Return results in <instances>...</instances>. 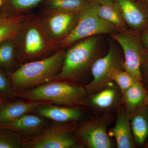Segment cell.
Listing matches in <instances>:
<instances>
[{
    "label": "cell",
    "mask_w": 148,
    "mask_h": 148,
    "mask_svg": "<svg viewBox=\"0 0 148 148\" xmlns=\"http://www.w3.org/2000/svg\"><path fill=\"white\" fill-rule=\"evenodd\" d=\"M22 64L45 58L61 49L49 36L36 12L26 14L13 38Z\"/></svg>",
    "instance_id": "1"
},
{
    "label": "cell",
    "mask_w": 148,
    "mask_h": 148,
    "mask_svg": "<svg viewBox=\"0 0 148 148\" xmlns=\"http://www.w3.org/2000/svg\"><path fill=\"white\" fill-rule=\"evenodd\" d=\"M66 49L61 48L45 58L21 64L10 74L14 89L22 91L54 80L61 71Z\"/></svg>",
    "instance_id": "2"
},
{
    "label": "cell",
    "mask_w": 148,
    "mask_h": 148,
    "mask_svg": "<svg viewBox=\"0 0 148 148\" xmlns=\"http://www.w3.org/2000/svg\"><path fill=\"white\" fill-rule=\"evenodd\" d=\"M13 94L28 101H44L71 107L86 106L87 95L85 87L64 80L52 81Z\"/></svg>",
    "instance_id": "3"
},
{
    "label": "cell",
    "mask_w": 148,
    "mask_h": 148,
    "mask_svg": "<svg viewBox=\"0 0 148 148\" xmlns=\"http://www.w3.org/2000/svg\"><path fill=\"white\" fill-rule=\"evenodd\" d=\"M99 42V37L95 36L67 48L61 71L54 80L73 81L80 78L97 59Z\"/></svg>",
    "instance_id": "4"
},
{
    "label": "cell",
    "mask_w": 148,
    "mask_h": 148,
    "mask_svg": "<svg viewBox=\"0 0 148 148\" xmlns=\"http://www.w3.org/2000/svg\"><path fill=\"white\" fill-rule=\"evenodd\" d=\"M118 31L114 26L101 19L96 13L93 2L88 1L80 13L78 21L71 33L60 42L61 48H68L81 40Z\"/></svg>",
    "instance_id": "5"
},
{
    "label": "cell",
    "mask_w": 148,
    "mask_h": 148,
    "mask_svg": "<svg viewBox=\"0 0 148 148\" xmlns=\"http://www.w3.org/2000/svg\"><path fill=\"white\" fill-rule=\"evenodd\" d=\"M76 122L52 125L32 138L22 140V146L28 148H76L80 147L73 135Z\"/></svg>",
    "instance_id": "6"
},
{
    "label": "cell",
    "mask_w": 148,
    "mask_h": 148,
    "mask_svg": "<svg viewBox=\"0 0 148 148\" xmlns=\"http://www.w3.org/2000/svg\"><path fill=\"white\" fill-rule=\"evenodd\" d=\"M112 36L123 51L124 61L122 63L123 68L138 81L142 82L141 64L147 49L139 33L126 29L115 32Z\"/></svg>",
    "instance_id": "7"
},
{
    "label": "cell",
    "mask_w": 148,
    "mask_h": 148,
    "mask_svg": "<svg viewBox=\"0 0 148 148\" xmlns=\"http://www.w3.org/2000/svg\"><path fill=\"white\" fill-rule=\"evenodd\" d=\"M36 13L49 36L60 43L75 27L80 12L66 13L41 7Z\"/></svg>",
    "instance_id": "8"
},
{
    "label": "cell",
    "mask_w": 148,
    "mask_h": 148,
    "mask_svg": "<svg viewBox=\"0 0 148 148\" xmlns=\"http://www.w3.org/2000/svg\"><path fill=\"white\" fill-rule=\"evenodd\" d=\"M111 120L112 117L107 114L85 121L77 127L75 137L79 143L87 148H112L107 130Z\"/></svg>",
    "instance_id": "9"
},
{
    "label": "cell",
    "mask_w": 148,
    "mask_h": 148,
    "mask_svg": "<svg viewBox=\"0 0 148 148\" xmlns=\"http://www.w3.org/2000/svg\"><path fill=\"white\" fill-rule=\"evenodd\" d=\"M123 63L112 46L105 56L97 58L90 68L93 78L85 87L87 94L92 95L109 85L112 82L109 79L110 73L114 68H123Z\"/></svg>",
    "instance_id": "10"
},
{
    "label": "cell",
    "mask_w": 148,
    "mask_h": 148,
    "mask_svg": "<svg viewBox=\"0 0 148 148\" xmlns=\"http://www.w3.org/2000/svg\"><path fill=\"white\" fill-rule=\"evenodd\" d=\"M127 28L140 34L148 29V11L137 0H114Z\"/></svg>",
    "instance_id": "11"
},
{
    "label": "cell",
    "mask_w": 148,
    "mask_h": 148,
    "mask_svg": "<svg viewBox=\"0 0 148 148\" xmlns=\"http://www.w3.org/2000/svg\"><path fill=\"white\" fill-rule=\"evenodd\" d=\"M116 107V121L114 127L108 131L109 136L115 138L117 148L135 147L130 125V114L122 105L118 104Z\"/></svg>",
    "instance_id": "12"
},
{
    "label": "cell",
    "mask_w": 148,
    "mask_h": 148,
    "mask_svg": "<svg viewBox=\"0 0 148 148\" xmlns=\"http://www.w3.org/2000/svg\"><path fill=\"white\" fill-rule=\"evenodd\" d=\"M77 107L48 104L40 107L36 112L42 117L57 122L68 123L79 121L83 116L82 110Z\"/></svg>",
    "instance_id": "13"
},
{
    "label": "cell",
    "mask_w": 148,
    "mask_h": 148,
    "mask_svg": "<svg viewBox=\"0 0 148 148\" xmlns=\"http://www.w3.org/2000/svg\"><path fill=\"white\" fill-rule=\"evenodd\" d=\"M50 104L39 101H18L5 104L0 109V124H4L20 117L40 107Z\"/></svg>",
    "instance_id": "14"
},
{
    "label": "cell",
    "mask_w": 148,
    "mask_h": 148,
    "mask_svg": "<svg viewBox=\"0 0 148 148\" xmlns=\"http://www.w3.org/2000/svg\"><path fill=\"white\" fill-rule=\"evenodd\" d=\"M44 125L42 117L27 114L9 122L0 124V129H8L14 132L29 135L40 132Z\"/></svg>",
    "instance_id": "15"
},
{
    "label": "cell",
    "mask_w": 148,
    "mask_h": 148,
    "mask_svg": "<svg viewBox=\"0 0 148 148\" xmlns=\"http://www.w3.org/2000/svg\"><path fill=\"white\" fill-rule=\"evenodd\" d=\"M122 94V105L130 115L147 106V90L140 82L135 83Z\"/></svg>",
    "instance_id": "16"
},
{
    "label": "cell",
    "mask_w": 148,
    "mask_h": 148,
    "mask_svg": "<svg viewBox=\"0 0 148 148\" xmlns=\"http://www.w3.org/2000/svg\"><path fill=\"white\" fill-rule=\"evenodd\" d=\"M22 64L21 56L13 38L0 43V68L10 74Z\"/></svg>",
    "instance_id": "17"
},
{
    "label": "cell",
    "mask_w": 148,
    "mask_h": 148,
    "mask_svg": "<svg viewBox=\"0 0 148 148\" xmlns=\"http://www.w3.org/2000/svg\"><path fill=\"white\" fill-rule=\"evenodd\" d=\"M130 125L136 146H146L148 143V109L147 106L130 115Z\"/></svg>",
    "instance_id": "18"
},
{
    "label": "cell",
    "mask_w": 148,
    "mask_h": 148,
    "mask_svg": "<svg viewBox=\"0 0 148 148\" xmlns=\"http://www.w3.org/2000/svg\"><path fill=\"white\" fill-rule=\"evenodd\" d=\"M93 2L96 13L101 19L114 26L118 31L128 29L122 18L114 0Z\"/></svg>",
    "instance_id": "19"
},
{
    "label": "cell",
    "mask_w": 148,
    "mask_h": 148,
    "mask_svg": "<svg viewBox=\"0 0 148 148\" xmlns=\"http://www.w3.org/2000/svg\"><path fill=\"white\" fill-rule=\"evenodd\" d=\"M117 98V91L110 84L98 92L90 95L88 101L93 108L99 110L105 111L114 106Z\"/></svg>",
    "instance_id": "20"
},
{
    "label": "cell",
    "mask_w": 148,
    "mask_h": 148,
    "mask_svg": "<svg viewBox=\"0 0 148 148\" xmlns=\"http://www.w3.org/2000/svg\"><path fill=\"white\" fill-rule=\"evenodd\" d=\"M45 0H5L0 13L11 16L26 15Z\"/></svg>",
    "instance_id": "21"
},
{
    "label": "cell",
    "mask_w": 148,
    "mask_h": 148,
    "mask_svg": "<svg viewBox=\"0 0 148 148\" xmlns=\"http://www.w3.org/2000/svg\"><path fill=\"white\" fill-rule=\"evenodd\" d=\"M87 0H45L42 7L66 12L79 13L87 5Z\"/></svg>",
    "instance_id": "22"
},
{
    "label": "cell",
    "mask_w": 148,
    "mask_h": 148,
    "mask_svg": "<svg viewBox=\"0 0 148 148\" xmlns=\"http://www.w3.org/2000/svg\"><path fill=\"white\" fill-rule=\"evenodd\" d=\"M26 15L11 16L0 13V43L13 38Z\"/></svg>",
    "instance_id": "23"
},
{
    "label": "cell",
    "mask_w": 148,
    "mask_h": 148,
    "mask_svg": "<svg viewBox=\"0 0 148 148\" xmlns=\"http://www.w3.org/2000/svg\"><path fill=\"white\" fill-rule=\"evenodd\" d=\"M109 79L111 82H116L122 94L135 83L139 82L128 72L125 70L123 71L119 67L112 70L109 75Z\"/></svg>",
    "instance_id": "24"
},
{
    "label": "cell",
    "mask_w": 148,
    "mask_h": 148,
    "mask_svg": "<svg viewBox=\"0 0 148 148\" xmlns=\"http://www.w3.org/2000/svg\"><path fill=\"white\" fill-rule=\"evenodd\" d=\"M7 129H0V148H18L22 146V140Z\"/></svg>",
    "instance_id": "25"
},
{
    "label": "cell",
    "mask_w": 148,
    "mask_h": 148,
    "mask_svg": "<svg viewBox=\"0 0 148 148\" xmlns=\"http://www.w3.org/2000/svg\"><path fill=\"white\" fill-rule=\"evenodd\" d=\"M10 82L5 71L0 68V95H8L10 93Z\"/></svg>",
    "instance_id": "26"
},
{
    "label": "cell",
    "mask_w": 148,
    "mask_h": 148,
    "mask_svg": "<svg viewBox=\"0 0 148 148\" xmlns=\"http://www.w3.org/2000/svg\"><path fill=\"white\" fill-rule=\"evenodd\" d=\"M142 82L148 91V50L143 56L141 67Z\"/></svg>",
    "instance_id": "27"
},
{
    "label": "cell",
    "mask_w": 148,
    "mask_h": 148,
    "mask_svg": "<svg viewBox=\"0 0 148 148\" xmlns=\"http://www.w3.org/2000/svg\"><path fill=\"white\" fill-rule=\"evenodd\" d=\"M139 34L146 49L148 50V29L140 32Z\"/></svg>",
    "instance_id": "28"
},
{
    "label": "cell",
    "mask_w": 148,
    "mask_h": 148,
    "mask_svg": "<svg viewBox=\"0 0 148 148\" xmlns=\"http://www.w3.org/2000/svg\"><path fill=\"white\" fill-rule=\"evenodd\" d=\"M148 11V0H137Z\"/></svg>",
    "instance_id": "29"
},
{
    "label": "cell",
    "mask_w": 148,
    "mask_h": 148,
    "mask_svg": "<svg viewBox=\"0 0 148 148\" xmlns=\"http://www.w3.org/2000/svg\"><path fill=\"white\" fill-rule=\"evenodd\" d=\"M5 104V103L4 101L2 98L1 95H0V109Z\"/></svg>",
    "instance_id": "30"
},
{
    "label": "cell",
    "mask_w": 148,
    "mask_h": 148,
    "mask_svg": "<svg viewBox=\"0 0 148 148\" xmlns=\"http://www.w3.org/2000/svg\"><path fill=\"white\" fill-rule=\"evenodd\" d=\"M5 0H0V11L3 8L4 5Z\"/></svg>",
    "instance_id": "31"
},
{
    "label": "cell",
    "mask_w": 148,
    "mask_h": 148,
    "mask_svg": "<svg viewBox=\"0 0 148 148\" xmlns=\"http://www.w3.org/2000/svg\"><path fill=\"white\" fill-rule=\"evenodd\" d=\"M87 1L95 2H99L103 1H106V0H87Z\"/></svg>",
    "instance_id": "32"
},
{
    "label": "cell",
    "mask_w": 148,
    "mask_h": 148,
    "mask_svg": "<svg viewBox=\"0 0 148 148\" xmlns=\"http://www.w3.org/2000/svg\"><path fill=\"white\" fill-rule=\"evenodd\" d=\"M147 108L148 109V91L147 90ZM145 147H148V143H147V145Z\"/></svg>",
    "instance_id": "33"
}]
</instances>
